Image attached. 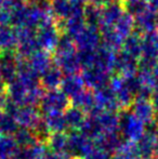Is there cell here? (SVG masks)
Returning <instances> with one entry per match:
<instances>
[]
</instances>
